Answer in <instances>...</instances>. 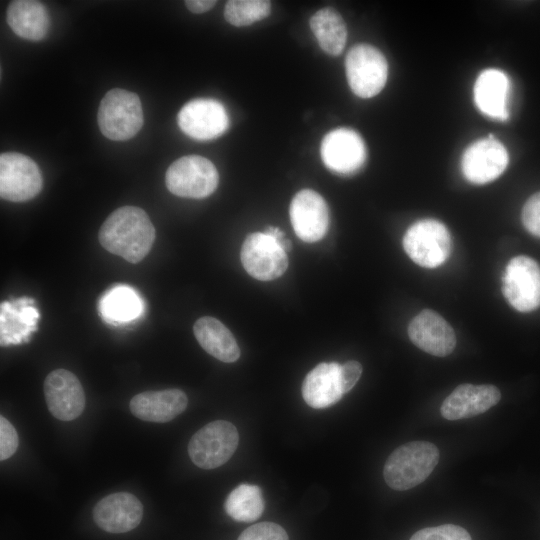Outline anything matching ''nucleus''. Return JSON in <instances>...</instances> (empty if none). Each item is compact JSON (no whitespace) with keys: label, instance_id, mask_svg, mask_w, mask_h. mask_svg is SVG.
I'll return each mask as SVG.
<instances>
[{"label":"nucleus","instance_id":"obj_10","mask_svg":"<svg viewBox=\"0 0 540 540\" xmlns=\"http://www.w3.org/2000/svg\"><path fill=\"white\" fill-rule=\"evenodd\" d=\"M240 256L246 272L261 281L280 277L288 267L287 253L277 240L263 232L251 233L246 237Z\"/></svg>","mask_w":540,"mask_h":540},{"label":"nucleus","instance_id":"obj_12","mask_svg":"<svg viewBox=\"0 0 540 540\" xmlns=\"http://www.w3.org/2000/svg\"><path fill=\"white\" fill-rule=\"evenodd\" d=\"M508 161L504 145L489 136L477 140L464 151L461 168L469 182L485 184L498 178L506 169Z\"/></svg>","mask_w":540,"mask_h":540},{"label":"nucleus","instance_id":"obj_14","mask_svg":"<svg viewBox=\"0 0 540 540\" xmlns=\"http://www.w3.org/2000/svg\"><path fill=\"white\" fill-rule=\"evenodd\" d=\"M320 152L325 166L342 175L356 172L366 160L363 139L349 128H338L326 134Z\"/></svg>","mask_w":540,"mask_h":540},{"label":"nucleus","instance_id":"obj_8","mask_svg":"<svg viewBox=\"0 0 540 540\" xmlns=\"http://www.w3.org/2000/svg\"><path fill=\"white\" fill-rule=\"evenodd\" d=\"M502 291L508 303L519 312H531L540 306V266L532 258L520 255L506 265Z\"/></svg>","mask_w":540,"mask_h":540},{"label":"nucleus","instance_id":"obj_32","mask_svg":"<svg viewBox=\"0 0 540 540\" xmlns=\"http://www.w3.org/2000/svg\"><path fill=\"white\" fill-rule=\"evenodd\" d=\"M19 439L14 426L4 417H0V459L11 457L17 450Z\"/></svg>","mask_w":540,"mask_h":540},{"label":"nucleus","instance_id":"obj_1","mask_svg":"<svg viewBox=\"0 0 540 540\" xmlns=\"http://www.w3.org/2000/svg\"><path fill=\"white\" fill-rule=\"evenodd\" d=\"M155 236V228L147 213L136 206L116 209L99 230L100 244L130 263L140 262L149 253Z\"/></svg>","mask_w":540,"mask_h":540},{"label":"nucleus","instance_id":"obj_36","mask_svg":"<svg viewBox=\"0 0 540 540\" xmlns=\"http://www.w3.org/2000/svg\"><path fill=\"white\" fill-rule=\"evenodd\" d=\"M280 245V247L287 253L291 250L292 248V244H291V241L289 239H287L286 237H283L282 239L278 240L277 241Z\"/></svg>","mask_w":540,"mask_h":540},{"label":"nucleus","instance_id":"obj_2","mask_svg":"<svg viewBox=\"0 0 540 540\" xmlns=\"http://www.w3.org/2000/svg\"><path fill=\"white\" fill-rule=\"evenodd\" d=\"M439 461V450L427 441H411L396 448L383 468L387 485L404 491L422 483Z\"/></svg>","mask_w":540,"mask_h":540},{"label":"nucleus","instance_id":"obj_4","mask_svg":"<svg viewBox=\"0 0 540 540\" xmlns=\"http://www.w3.org/2000/svg\"><path fill=\"white\" fill-rule=\"evenodd\" d=\"M239 442L236 427L225 420L210 422L190 439L188 453L192 462L202 469H214L225 464Z\"/></svg>","mask_w":540,"mask_h":540},{"label":"nucleus","instance_id":"obj_20","mask_svg":"<svg viewBox=\"0 0 540 540\" xmlns=\"http://www.w3.org/2000/svg\"><path fill=\"white\" fill-rule=\"evenodd\" d=\"M340 368L337 362H323L306 375L302 384V396L310 407L327 408L342 398L344 392Z\"/></svg>","mask_w":540,"mask_h":540},{"label":"nucleus","instance_id":"obj_35","mask_svg":"<svg viewBox=\"0 0 540 540\" xmlns=\"http://www.w3.org/2000/svg\"><path fill=\"white\" fill-rule=\"evenodd\" d=\"M263 233L274 238L277 241L285 237V234L281 231V229L274 226H267Z\"/></svg>","mask_w":540,"mask_h":540},{"label":"nucleus","instance_id":"obj_18","mask_svg":"<svg viewBox=\"0 0 540 540\" xmlns=\"http://www.w3.org/2000/svg\"><path fill=\"white\" fill-rule=\"evenodd\" d=\"M500 399V390L494 385L461 384L445 398L440 412L447 420L470 418L486 412Z\"/></svg>","mask_w":540,"mask_h":540},{"label":"nucleus","instance_id":"obj_13","mask_svg":"<svg viewBox=\"0 0 540 540\" xmlns=\"http://www.w3.org/2000/svg\"><path fill=\"white\" fill-rule=\"evenodd\" d=\"M43 388L46 404L55 418L71 421L82 414L85 408L84 389L72 372L66 369L50 372Z\"/></svg>","mask_w":540,"mask_h":540},{"label":"nucleus","instance_id":"obj_7","mask_svg":"<svg viewBox=\"0 0 540 540\" xmlns=\"http://www.w3.org/2000/svg\"><path fill=\"white\" fill-rule=\"evenodd\" d=\"M345 70L351 90L361 98L377 95L387 81L386 58L368 44H358L350 49L345 59Z\"/></svg>","mask_w":540,"mask_h":540},{"label":"nucleus","instance_id":"obj_33","mask_svg":"<svg viewBox=\"0 0 540 540\" xmlns=\"http://www.w3.org/2000/svg\"><path fill=\"white\" fill-rule=\"evenodd\" d=\"M362 374V365L355 360L347 361L340 368L341 383L344 394L349 392Z\"/></svg>","mask_w":540,"mask_h":540},{"label":"nucleus","instance_id":"obj_15","mask_svg":"<svg viewBox=\"0 0 540 540\" xmlns=\"http://www.w3.org/2000/svg\"><path fill=\"white\" fill-rule=\"evenodd\" d=\"M294 232L304 242L322 239L328 229L329 213L323 197L311 189L299 191L290 204Z\"/></svg>","mask_w":540,"mask_h":540},{"label":"nucleus","instance_id":"obj_34","mask_svg":"<svg viewBox=\"0 0 540 540\" xmlns=\"http://www.w3.org/2000/svg\"><path fill=\"white\" fill-rule=\"evenodd\" d=\"M217 2L213 0H187L186 7L193 13H203L215 6Z\"/></svg>","mask_w":540,"mask_h":540},{"label":"nucleus","instance_id":"obj_22","mask_svg":"<svg viewBox=\"0 0 540 540\" xmlns=\"http://www.w3.org/2000/svg\"><path fill=\"white\" fill-rule=\"evenodd\" d=\"M6 20L16 35L33 41L43 39L50 25L45 6L34 0L12 1L6 11Z\"/></svg>","mask_w":540,"mask_h":540},{"label":"nucleus","instance_id":"obj_6","mask_svg":"<svg viewBox=\"0 0 540 540\" xmlns=\"http://www.w3.org/2000/svg\"><path fill=\"white\" fill-rule=\"evenodd\" d=\"M403 247L410 259L421 267L436 268L451 251V237L446 226L434 219L412 224L403 237Z\"/></svg>","mask_w":540,"mask_h":540},{"label":"nucleus","instance_id":"obj_21","mask_svg":"<svg viewBox=\"0 0 540 540\" xmlns=\"http://www.w3.org/2000/svg\"><path fill=\"white\" fill-rule=\"evenodd\" d=\"M510 81L499 69H486L476 79L474 100L478 109L486 116L505 121L509 117L507 101Z\"/></svg>","mask_w":540,"mask_h":540},{"label":"nucleus","instance_id":"obj_17","mask_svg":"<svg viewBox=\"0 0 540 540\" xmlns=\"http://www.w3.org/2000/svg\"><path fill=\"white\" fill-rule=\"evenodd\" d=\"M142 516V503L127 492L107 495L93 509L95 523L109 533H125L135 529Z\"/></svg>","mask_w":540,"mask_h":540},{"label":"nucleus","instance_id":"obj_11","mask_svg":"<svg viewBox=\"0 0 540 540\" xmlns=\"http://www.w3.org/2000/svg\"><path fill=\"white\" fill-rule=\"evenodd\" d=\"M180 129L196 140H210L222 135L229 127L225 107L214 99H194L178 113Z\"/></svg>","mask_w":540,"mask_h":540},{"label":"nucleus","instance_id":"obj_5","mask_svg":"<svg viewBox=\"0 0 540 540\" xmlns=\"http://www.w3.org/2000/svg\"><path fill=\"white\" fill-rule=\"evenodd\" d=\"M219 175L214 164L198 155L184 156L174 161L166 171L165 183L176 196L202 199L217 188Z\"/></svg>","mask_w":540,"mask_h":540},{"label":"nucleus","instance_id":"obj_28","mask_svg":"<svg viewBox=\"0 0 540 540\" xmlns=\"http://www.w3.org/2000/svg\"><path fill=\"white\" fill-rule=\"evenodd\" d=\"M271 3L265 0H230L226 3L224 16L234 26H247L266 18Z\"/></svg>","mask_w":540,"mask_h":540},{"label":"nucleus","instance_id":"obj_3","mask_svg":"<svg viewBox=\"0 0 540 540\" xmlns=\"http://www.w3.org/2000/svg\"><path fill=\"white\" fill-rule=\"evenodd\" d=\"M98 125L108 139L124 141L135 136L143 125V110L137 94L115 88L102 98Z\"/></svg>","mask_w":540,"mask_h":540},{"label":"nucleus","instance_id":"obj_24","mask_svg":"<svg viewBox=\"0 0 540 540\" xmlns=\"http://www.w3.org/2000/svg\"><path fill=\"white\" fill-rule=\"evenodd\" d=\"M33 300L24 298L16 302L1 303V344H18L27 340L28 335L36 329L39 317L37 310L31 306Z\"/></svg>","mask_w":540,"mask_h":540},{"label":"nucleus","instance_id":"obj_29","mask_svg":"<svg viewBox=\"0 0 540 540\" xmlns=\"http://www.w3.org/2000/svg\"><path fill=\"white\" fill-rule=\"evenodd\" d=\"M410 540H472L469 533L462 527L445 524L427 527L417 531Z\"/></svg>","mask_w":540,"mask_h":540},{"label":"nucleus","instance_id":"obj_25","mask_svg":"<svg viewBox=\"0 0 540 540\" xmlns=\"http://www.w3.org/2000/svg\"><path fill=\"white\" fill-rule=\"evenodd\" d=\"M321 49L329 55H339L346 44L347 29L341 15L331 7L315 12L309 21Z\"/></svg>","mask_w":540,"mask_h":540},{"label":"nucleus","instance_id":"obj_27","mask_svg":"<svg viewBox=\"0 0 540 540\" xmlns=\"http://www.w3.org/2000/svg\"><path fill=\"white\" fill-rule=\"evenodd\" d=\"M264 506L261 489L248 483L234 488L224 503L226 513L238 522L257 520L262 515Z\"/></svg>","mask_w":540,"mask_h":540},{"label":"nucleus","instance_id":"obj_19","mask_svg":"<svg viewBox=\"0 0 540 540\" xmlns=\"http://www.w3.org/2000/svg\"><path fill=\"white\" fill-rule=\"evenodd\" d=\"M188 398L180 389L145 391L132 397V414L148 422L165 423L180 415L187 407Z\"/></svg>","mask_w":540,"mask_h":540},{"label":"nucleus","instance_id":"obj_30","mask_svg":"<svg viewBox=\"0 0 540 540\" xmlns=\"http://www.w3.org/2000/svg\"><path fill=\"white\" fill-rule=\"evenodd\" d=\"M237 540H289V538L280 525L261 522L245 529Z\"/></svg>","mask_w":540,"mask_h":540},{"label":"nucleus","instance_id":"obj_9","mask_svg":"<svg viewBox=\"0 0 540 540\" xmlns=\"http://www.w3.org/2000/svg\"><path fill=\"white\" fill-rule=\"evenodd\" d=\"M43 179L37 164L17 152L0 155V196L12 202L34 198L41 191Z\"/></svg>","mask_w":540,"mask_h":540},{"label":"nucleus","instance_id":"obj_16","mask_svg":"<svg viewBox=\"0 0 540 540\" xmlns=\"http://www.w3.org/2000/svg\"><path fill=\"white\" fill-rule=\"evenodd\" d=\"M408 336L421 350L438 357L449 355L456 346L450 324L437 312L424 309L409 323Z\"/></svg>","mask_w":540,"mask_h":540},{"label":"nucleus","instance_id":"obj_23","mask_svg":"<svg viewBox=\"0 0 540 540\" xmlns=\"http://www.w3.org/2000/svg\"><path fill=\"white\" fill-rule=\"evenodd\" d=\"M193 331L200 346L216 359L231 363L240 357L235 337L218 319L201 317L195 322Z\"/></svg>","mask_w":540,"mask_h":540},{"label":"nucleus","instance_id":"obj_26","mask_svg":"<svg viewBox=\"0 0 540 540\" xmlns=\"http://www.w3.org/2000/svg\"><path fill=\"white\" fill-rule=\"evenodd\" d=\"M143 310L139 295L130 287L119 285L111 288L101 298L99 311L110 323H124L136 319Z\"/></svg>","mask_w":540,"mask_h":540},{"label":"nucleus","instance_id":"obj_31","mask_svg":"<svg viewBox=\"0 0 540 540\" xmlns=\"http://www.w3.org/2000/svg\"><path fill=\"white\" fill-rule=\"evenodd\" d=\"M521 218L526 230L532 235L540 237V191L526 201Z\"/></svg>","mask_w":540,"mask_h":540}]
</instances>
